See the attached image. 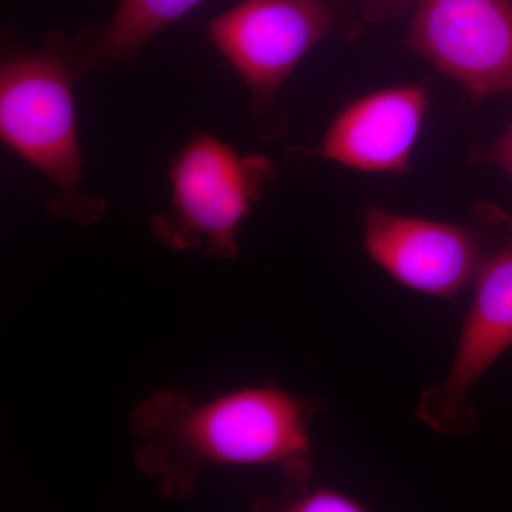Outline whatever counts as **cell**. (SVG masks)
I'll return each instance as SVG.
<instances>
[{"label": "cell", "mask_w": 512, "mask_h": 512, "mask_svg": "<svg viewBox=\"0 0 512 512\" xmlns=\"http://www.w3.org/2000/svg\"><path fill=\"white\" fill-rule=\"evenodd\" d=\"M274 174L269 158L239 156L218 138L197 134L171 164L170 210L154 218L153 232L167 247L234 258L239 228Z\"/></svg>", "instance_id": "cell-3"}, {"label": "cell", "mask_w": 512, "mask_h": 512, "mask_svg": "<svg viewBox=\"0 0 512 512\" xmlns=\"http://www.w3.org/2000/svg\"><path fill=\"white\" fill-rule=\"evenodd\" d=\"M480 160L497 165L512 180V121L500 138L481 153Z\"/></svg>", "instance_id": "cell-11"}, {"label": "cell", "mask_w": 512, "mask_h": 512, "mask_svg": "<svg viewBox=\"0 0 512 512\" xmlns=\"http://www.w3.org/2000/svg\"><path fill=\"white\" fill-rule=\"evenodd\" d=\"M315 400L264 384L192 399L164 387L138 404L130 427L134 463L165 497L185 500L207 471L274 466L292 478L309 477Z\"/></svg>", "instance_id": "cell-1"}, {"label": "cell", "mask_w": 512, "mask_h": 512, "mask_svg": "<svg viewBox=\"0 0 512 512\" xmlns=\"http://www.w3.org/2000/svg\"><path fill=\"white\" fill-rule=\"evenodd\" d=\"M473 285L450 372L423 393L416 409L417 419L448 436L473 429L471 389L512 346V239L491 249Z\"/></svg>", "instance_id": "cell-6"}, {"label": "cell", "mask_w": 512, "mask_h": 512, "mask_svg": "<svg viewBox=\"0 0 512 512\" xmlns=\"http://www.w3.org/2000/svg\"><path fill=\"white\" fill-rule=\"evenodd\" d=\"M429 107L421 84H400L348 104L312 156L369 174H403Z\"/></svg>", "instance_id": "cell-8"}, {"label": "cell", "mask_w": 512, "mask_h": 512, "mask_svg": "<svg viewBox=\"0 0 512 512\" xmlns=\"http://www.w3.org/2000/svg\"><path fill=\"white\" fill-rule=\"evenodd\" d=\"M369 12L379 13V15H386V13L396 12L402 9L406 3L412 0H359Z\"/></svg>", "instance_id": "cell-12"}, {"label": "cell", "mask_w": 512, "mask_h": 512, "mask_svg": "<svg viewBox=\"0 0 512 512\" xmlns=\"http://www.w3.org/2000/svg\"><path fill=\"white\" fill-rule=\"evenodd\" d=\"M333 25L325 0H242L210 22L208 36L251 90L254 109L266 111Z\"/></svg>", "instance_id": "cell-4"}, {"label": "cell", "mask_w": 512, "mask_h": 512, "mask_svg": "<svg viewBox=\"0 0 512 512\" xmlns=\"http://www.w3.org/2000/svg\"><path fill=\"white\" fill-rule=\"evenodd\" d=\"M365 249L376 265L414 292L450 299L473 284L490 254L473 229L393 214L363 212Z\"/></svg>", "instance_id": "cell-7"}, {"label": "cell", "mask_w": 512, "mask_h": 512, "mask_svg": "<svg viewBox=\"0 0 512 512\" xmlns=\"http://www.w3.org/2000/svg\"><path fill=\"white\" fill-rule=\"evenodd\" d=\"M0 136L6 147L56 187L53 215L89 225L106 211L82 190L73 67L62 50L8 57L0 73Z\"/></svg>", "instance_id": "cell-2"}, {"label": "cell", "mask_w": 512, "mask_h": 512, "mask_svg": "<svg viewBox=\"0 0 512 512\" xmlns=\"http://www.w3.org/2000/svg\"><path fill=\"white\" fill-rule=\"evenodd\" d=\"M407 45L471 96L512 93V0H414Z\"/></svg>", "instance_id": "cell-5"}, {"label": "cell", "mask_w": 512, "mask_h": 512, "mask_svg": "<svg viewBox=\"0 0 512 512\" xmlns=\"http://www.w3.org/2000/svg\"><path fill=\"white\" fill-rule=\"evenodd\" d=\"M204 0H120L109 26L79 62L80 72L133 59L148 40Z\"/></svg>", "instance_id": "cell-9"}, {"label": "cell", "mask_w": 512, "mask_h": 512, "mask_svg": "<svg viewBox=\"0 0 512 512\" xmlns=\"http://www.w3.org/2000/svg\"><path fill=\"white\" fill-rule=\"evenodd\" d=\"M289 512H359L365 511L363 504L355 498L329 488L305 491L285 505Z\"/></svg>", "instance_id": "cell-10"}]
</instances>
